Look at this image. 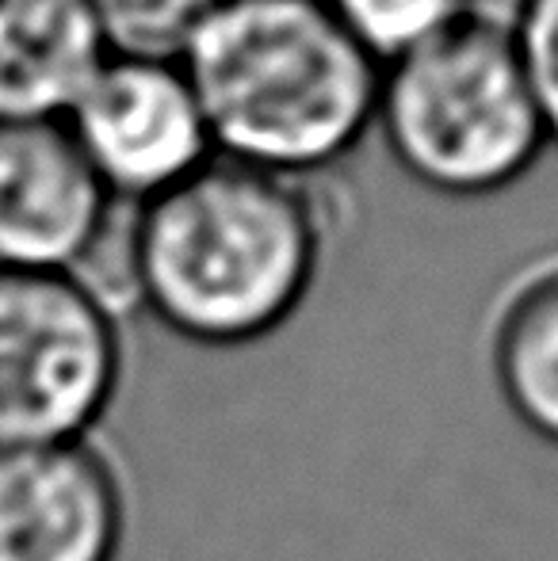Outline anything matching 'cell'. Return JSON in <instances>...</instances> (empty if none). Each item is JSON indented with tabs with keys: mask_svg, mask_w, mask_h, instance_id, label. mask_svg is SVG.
<instances>
[{
	"mask_svg": "<svg viewBox=\"0 0 558 561\" xmlns=\"http://www.w3.org/2000/svg\"><path fill=\"white\" fill-rule=\"evenodd\" d=\"M326 244L318 184L210 157L130 207L123 283L164 333L200 347H246L303 310Z\"/></svg>",
	"mask_w": 558,
	"mask_h": 561,
	"instance_id": "obj_1",
	"label": "cell"
},
{
	"mask_svg": "<svg viewBox=\"0 0 558 561\" xmlns=\"http://www.w3.org/2000/svg\"><path fill=\"white\" fill-rule=\"evenodd\" d=\"M176 61L226 161L318 184L375 130L383 66L329 0H215Z\"/></svg>",
	"mask_w": 558,
	"mask_h": 561,
	"instance_id": "obj_2",
	"label": "cell"
},
{
	"mask_svg": "<svg viewBox=\"0 0 558 561\" xmlns=\"http://www.w3.org/2000/svg\"><path fill=\"white\" fill-rule=\"evenodd\" d=\"M375 130L413 184L447 199L505 192L551 149L509 23L478 8L383 66Z\"/></svg>",
	"mask_w": 558,
	"mask_h": 561,
	"instance_id": "obj_3",
	"label": "cell"
},
{
	"mask_svg": "<svg viewBox=\"0 0 558 561\" xmlns=\"http://www.w3.org/2000/svg\"><path fill=\"white\" fill-rule=\"evenodd\" d=\"M123 367L112 295L81 275L0 267V447L92 439Z\"/></svg>",
	"mask_w": 558,
	"mask_h": 561,
	"instance_id": "obj_4",
	"label": "cell"
},
{
	"mask_svg": "<svg viewBox=\"0 0 558 561\" xmlns=\"http://www.w3.org/2000/svg\"><path fill=\"white\" fill-rule=\"evenodd\" d=\"M119 222L123 203L61 118L0 126V267L81 275L119 302L107 279V260L123 275L127 226L115 237Z\"/></svg>",
	"mask_w": 558,
	"mask_h": 561,
	"instance_id": "obj_5",
	"label": "cell"
},
{
	"mask_svg": "<svg viewBox=\"0 0 558 561\" xmlns=\"http://www.w3.org/2000/svg\"><path fill=\"white\" fill-rule=\"evenodd\" d=\"M61 123L123 207H141L215 157L176 58L107 54Z\"/></svg>",
	"mask_w": 558,
	"mask_h": 561,
	"instance_id": "obj_6",
	"label": "cell"
},
{
	"mask_svg": "<svg viewBox=\"0 0 558 561\" xmlns=\"http://www.w3.org/2000/svg\"><path fill=\"white\" fill-rule=\"evenodd\" d=\"M127 485L96 439L0 447V561H119Z\"/></svg>",
	"mask_w": 558,
	"mask_h": 561,
	"instance_id": "obj_7",
	"label": "cell"
},
{
	"mask_svg": "<svg viewBox=\"0 0 558 561\" xmlns=\"http://www.w3.org/2000/svg\"><path fill=\"white\" fill-rule=\"evenodd\" d=\"M104 58L89 0H0V126L66 118Z\"/></svg>",
	"mask_w": 558,
	"mask_h": 561,
	"instance_id": "obj_8",
	"label": "cell"
},
{
	"mask_svg": "<svg viewBox=\"0 0 558 561\" xmlns=\"http://www.w3.org/2000/svg\"><path fill=\"white\" fill-rule=\"evenodd\" d=\"M490 367L509 413L558 447V256L524 267L490 321Z\"/></svg>",
	"mask_w": 558,
	"mask_h": 561,
	"instance_id": "obj_9",
	"label": "cell"
},
{
	"mask_svg": "<svg viewBox=\"0 0 558 561\" xmlns=\"http://www.w3.org/2000/svg\"><path fill=\"white\" fill-rule=\"evenodd\" d=\"M329 8L379 66H390L467 20L475 0H329Z\"/></svg>",
	"mask_w": 558,
	"mask_h": 561,
	"instance_id": "obj_10",
	"label": "cell"
},
{
	"mask_svg": "<svg viewBox=\"0 0 558 561\" xmlns=\"http://www.w3.org/2000/svg\"><path fill=\"white\" fill-rule=\"evenodd\" d=\"M107 54L176 58L215 0H89Z\"/></svg>",
	"mask_w": 558,
	"mask_h": 561,
	"instance_id": "obj_11",
	"label": "cell"
},
{
	"mask_svg": "<svg viewBox=\"0 0 558 561\" xmlns=\"http://www.w3.org/2000/svg\"><path fill=\"white\" fill-rule=\"evenodd\" d=\"M505 23L544 115L547 141L558 146V0H516Z\"/></svg>",
	"mask_w": 558,
	"mask_h": 561,
	"instance_id": "obj_12",
	"label": "cell"
}]
</instances>
